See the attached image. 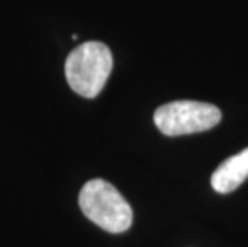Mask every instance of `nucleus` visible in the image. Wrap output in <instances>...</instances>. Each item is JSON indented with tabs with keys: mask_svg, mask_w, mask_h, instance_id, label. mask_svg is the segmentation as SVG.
<instances>
[{
	"mask_svg": "<svg viewBox=\"0 0 248 247\" xmlns=\"http://www.w3.org/2000/svg\"><path fill=\"white\" fill-rule=\"evenodd\" d=\"M78 206L90 222L108 233H124L133 222V210L126 199L115 186L101 178H94L83 185L78 194Z\"/></svg>",
	"mask_w": 248,
	"mask_h": 247,
	"instance_id": "1",
	"label": "nucleus"
},
{
	"mask_svg": "<svg viewBox=\"0 0 248 247\" xmlns=\"http://www.w3.org/2000/svg\"><path fill=\"white\" fill-rule=\"evenodd\" d=\"M64 71L67 83L77 95L94 98L112 71V53L101 42H85L69 53Z\"/></svg>",
	"mask_w": 248,
	"mask_h": 247,
	"instance_id": "2",
	"label": "nucleus"
},
{
	"mask_svg": "<svg viewBox=\"0 0 248 247\" xmlns=\"http://www.w3.org/2000/svg\"><path fill=\"white\" fill-rule=\"evenodd\" d=\"M221 120V111L215 104L202 101H171L160 106L154 114V122L163 135L179 136L213 129Z\"/></svg>",
	"mask_w": 248,
	"mask_h": 247,
	"instance_id": "3",
	"label": "nucleus"
},
{
	"mask_svg": "<svg viewBox=\"0 0 248 247\" xmlns=\"http://www.w3.org/2000/svg\"><path fill=\"white\" fill-rule=\"evenodd\" d=\"M248 177V148L226 159L212 175V186L216 193L228 194L237 190Z\"/></svg>",
	"mask_w": 248,
	"mask_h": 247,
	"instance_id": "4",
	"label": "nucleus"
}]
</instances>
